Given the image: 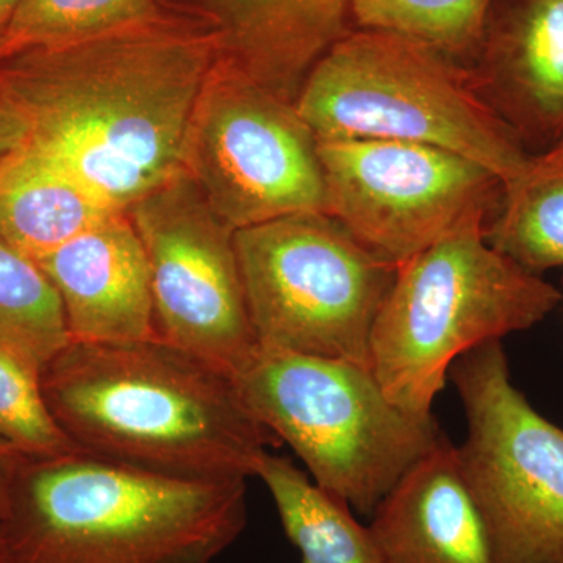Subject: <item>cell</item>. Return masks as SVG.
<instances>
[{"instance_id":"52a82bcc","label":"cell","mask_w":563,"mask_h":563,"mask_svg":"<svg viewBox=\"0 0 563 563\" xmlns=\"http://www.w3.org/2000/svg\"><path fill=\"white\" fill-rule=\"evenodd\" d=\"M235 247L258 347L372 369L374 322L398 265L324 211L236 231Z\"/></svg>"},{"instance_id":"3957f363","label":"cell","mask_w":563,"mask_h":563,"mask_svg":"<svg viewBox=\"0 0 563 563\" xmlns=\"http://www.w3.org/2000/svg\"><path fill=\"white\" fill-rule=\"evenodd\" d=\"M246 525V481L162 476L79 448L16 450L0 484L5 563H213Z\"/></svg>"},{"instance_id":"d6986e66","label":"cell","mask_w":563,"mask_h":563,"mask_svg":"<svg viewBox=\"0 0 563 563\" xmlns=\"http://www.w3.org/2000/svg\"><path fill=\"white\" fill-rule=\"evenodd\" d=\"M69 343L65 310L49 277L0 239V344L40 376Z\"/></svg>"},{"instance_id":"484cf974","label":"cell","mask_w":563,"mask_h":563,"mask_svg":"<svg viewBox=\"0 0 563 563\" xmlns=\"http://www.w3.org/2000/svg\"><path fill=\"white\" fill-rule=\"evenodd\" d=\"M14 451L16 450L0 437V484H2L3 477H5L7 468H9Z\"/></svg>"},{"instance_id":"e0dca14e","label":"cell","mask_w":563,"mask_h":563,"mask_svg":"<svg viewBox=\"0 0 563 563\" xmlns=\"http://www.w3.org/2000/svg\"><path fill=\"white\" fill-rule=\"evenodd\" d=\"M255 477L268 488L301 563H385L369 526L358 523L346 503L322 490L287 457L269 451Z\"/></svg>"},{"instance_id":"5b68a950","label":"cell","mask_w":563,"mask_h":563,"mask_svg":"<svg viewBox=\"0 0 563 563\" xmlns=\"http://www.w3.org/2000/svg\"><path fill=\"white\" fill-rule=\"evenodd\" d=\"M296 109L317 140H395L454 152L504 185L532 155L468 69L395 33L352 27L310 70Z\"/></svg>"},{"instance_id":"7402d4cb","label":"cell","mask_w":563,"mask_h":563,"mask_svg":"<svg viewBox=\"0 0 563 563\" xmlns=\"http://www.w3.org/2000/svg\"><path fill=\"white\" fill-rule=\"evenodd\" d=\"M0 437L27 454L76 450L52 417L40 376L0 344Z\"/></svg>"},{"instance_id":"7c38bea8","label":"cell","mask_w":563,"mask_h":563,"mask_svg":"<svg viewBox=\"0 0 563 563\" xmlns=\"http://www.w3.org/2000/svg\"><path fill=\"white\" fill-rule=\"evenodd\" d=\"M473 87L537 157L563 136V0H493Z\"/></svg>"},{"instance_id":"9a60e30c","label":"cell","mask_w":563,"mask_h":563,"mask_svg":"<svg viewBox=\"0 0 563 563\" xmlns=\"http://www.w3.org/2000/svg\"><path fill=\"white\" fill-rule=\"evenodd\" d=\"M369 531L385 563H496L457 446L444 435L385 495Z\"/></svg>"},{"instance_id":"9c48e42d","label":"cell","mask_w":563,"mask_h":563,"mask_svg":"<svg viewBox=\"0 0 563 563\" xmlns=\"http://www.w3.org/2000/svg\"><path fill=\"white\" fill-rule=\"evenodd\" d=\"M181 169L235 231L325 213L317 136L296 103L221 57L196 99Z\"/></svg>"},{"instance_id":"2e32d148","label":"cell","mask_w":563,"mask_h":563,"mask_svg":"<svg viewBox=\"0 0 563 563\" xmlns=\"http://www.w3.org/2000/svg\"><path fill=\"white\" fill-rule=\"evenodd\" d=\"M118 211L31 143L0 163V239L33 261Z\"/></svg>"},{"instance_id":"30bf717a","label":"cell","mask_w":563,"mask_h":563,"mask_svg":"<svg viewBox=\"0 0 563 563\" xmlns=\"http://www.w3.org/2000/svg\"><path fill=\"white\" fill-rule=\"evenodd\" d=\"M325 213L385 261L404 262L474 224L504 184L470 158L395 140H317Z\"/></svg>"},{"instance_id":"4316f807","label":"cell","mask_w":563,"mask_h":563,"mask_svg":"<svg viewBox=\"0 0 563 563\" xmlns=\"http://www.w3.org/2000/svg\"><path fill=\"white\" fill-rule=\"evenodd\" d=\"M0 563H5V559H3L2 547H0Z\"/></svg>"},{"instance_id":"7a4b0ae2","label":"cell","mask_w":563,"mask_h":563,"mask_svg":"<svg viewBox=\"0 0 563 563\" xmlns=\"http://www.w3.org/2000/svg\"><path fill=\"white\" fill-rule=\"evenodd\" d=\"M40 384L79 450L143 472L246 481L280 443L247 409L232 374L161 336L70 342Z\"/></svg>"},{"instance_id":"d4e9b609","label":"cell","mask_w":563,"mask_h":563,"mask_svg":"<svg viewBox=\"0 0 563 563\" xmlns=\"http://www.w3.org/2000/svg\"><path fill=\"white\" fill-rule=\"evenodd\" d=\"M20 2L21 0H0V41L5 35L11 18H13Z\"/></svg>"},{"instance_id":"5bb4252c","label":"cell","mask_w":563,"mask_h":563,"mask_svg":"<svg viewBox=\"0 0 563 563\" xmlns=\"http://www.w3.org/2000/svg\"><path fill=\"white\" fill-rule=\"evenodd\" d=\"M213 29L221 58L296 103L303 81L352 29L351 0H162Z\"/></svg>"},{"instance_id":"ba28073f","label":"cell","mask_w":563,"mask_h":563,"mask_svg":"<svg viewBox=\"0 0 563 563\" xmlns=\"http://www.w3.org/2000/svg\"><path fill=\"white\" fill-rule=\"evenodd\" d=\"M450 377L468 422L459 463L495 562L563 563L562 429L515 387L499 340L459 357Z\"/></svg>"},{"instance_id":"44dd1931","label":"cell","mask_w":563,"mask_h":563,"mask_svg":"<svg viewBox=\"0 0 563 563\" xmlns=\"http://www.w3.org/2000/svg\"><path fill=\"white\" fill-rule=\"evenodd\" d=\"M162 0H21L0 41V62L155 20Z\"/></svg>"},{"instance_id":"8fae6325","label":"cell","mask_w":563,"mask_h":563,"mask_svg":"<svg viewBox=\"0 0 563 563\" xmlns=\"http://www.w3.org/2000/svg\"><path fill=\"white\" fill-rule=\"evenodd\" d=\"M125 211L150 262L158 336L235 376L258 350L235 229L184 172Z\"/></svg>"},{"instance_id":"277c9868","label":"cell","mask_w":563,"mask_h":563,"mask_svg":"<svg viewBox=\"0 0 563 563\" xmlns=\"http://www.w3.org/2000/svg\"><path fill=\"white\" fill-rule=\"evenodd\" d=\"M485 225L448 236L399 265L374 322L372 372L388 399L418 420L463 354L542 322L562 292L492 247Z\"/></svg>"},{"instance_id":"603a6c76","label":"cell","mask_w":563,"mask_h":563,"mask_svg":"<svg viewBox=\"0 0 563 563\" xmlns=\"http://www.w3.org/2000/svg\"><path fill=\"white\" fill-rule=\"evenodd\" d=\"M31 140V125L24 111L0 84V163Z\"/></svg>"},{"instance_id":"ac0fdd59","label":"cell","mask_w":563,"mask_h":563,"mask_svg":"<svg viewBox=\"0 0 563 563\" xmlns=\"http://www.w3.org/2000/svg\"><path fill=\"white\" fill-rule=\"evenodd\" d=\"M485 240L532 274L563 266V165L539 168L504 185Z\"/></svg>"},{"instance_id":"6da1fadb","label":"cell","mask_w":563,"mask_h":563,"mask_svg":"<svg viewBox=\"0 0 563 563\" xmlns=\"http://www.w3.org/2000/svg\"><path fill=\"white\" fill-rule=\"evenodd\" d=\"M220 57L209 24L169 9L7 58L0 84L27 118L29 143L125 211L184 172L192 109Z\"/></svg>"},{"instance_id":"8992f818","label":"cell","mask_w":563,"mask_h":563,"mask_svg":"<svg viewBox=\"0 0 563 563\" xmlns=\"http://www.w3.org/2000/svg\"><path fill=\"white\" fill-rule=\"evenodd\" d=\"M233 380L313 483L365 517L443 435L433 418L395 406L357 363L258 347Z\"/></svg>"},{"instance_id":"4fadbf2b","label":"cell","mask_w":563,"mask_h":563,"mask_svg":"<svg viewBox=\"0 0 563 563\" xmlns=\"http://www.w3.org/2000/svg\"><path fill=\"white\" fill-rule=\"evenodd\" d=\"M35 262L60 296L70 342L157 339L150 262L128 211Z\"/></svg>"},{"instance_id":"ffe728a7","label":"cell","mask_w":563,"mask_h":563,"mask_svg":"<svg viewBox=\"0 0 563 563\" xmlns=\"http://www.w3.org/2000/svg\"><path fill=\"white\" fill-rule=\"evenodd\" d=\"M493 0H351L352 27L395 33L470 69Z\"/></svg>"},{"instance_id":"cb8c5ba5","label":"cell","mask_w":563,"mask_h":563,"mask_svg":"<svg viewBox=\"0 0 563 563\" xmlns=\"http://www.w3.org/2000/svg\"><path fill=\"white\" fill-rule=\"evenodd\" d=\"M532 163L539 168H553V166L563 165V136L551 150L543 152L532 158Z\"/></svg>"}]
</instances>
